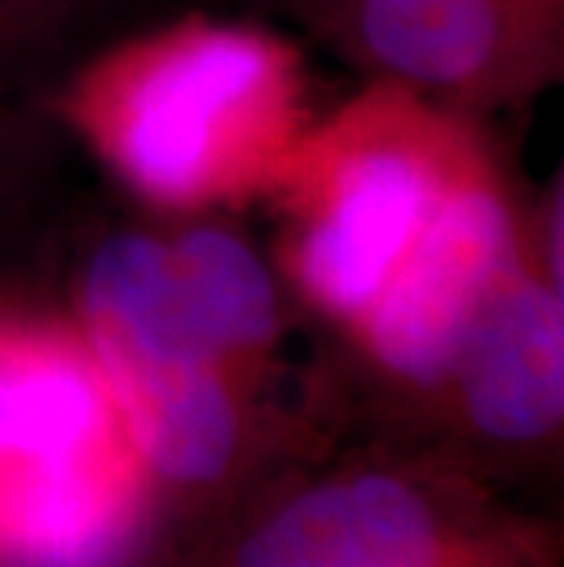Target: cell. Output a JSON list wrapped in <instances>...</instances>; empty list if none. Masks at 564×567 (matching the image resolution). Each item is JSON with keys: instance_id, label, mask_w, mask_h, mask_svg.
<instances>
[{"instance_id": "1", "label": "cell", "mask_w": 564, "mask_h": 567, "mask_svg": "<svg viewBox=\"0 0 564 567\" xmlns=\"http://www.w3.org/2000/svg\"><path fill=\"white\" fill-rule=\"evenodd\" d=\"M92 363L129 443L154 473L202 484L235 454L238 417L221 378L224 348L187 305L170 246L111 238L89 264Z\"/></svg>"}, {"instance_id": "2", "label": "cell", "mask_w": 564, "mask_h": 567, "mask_svg": "<svg viewBox=\"0 0 564 567\" xmlns=\"http://www.w3.org/2000/svg\"><path fill=\"white\" fill-rule=\"evenodd\" d=\"M122 421L0 436V564L111 567L140 530L143 487Z\"/></svg>"}, {"instance_id": "3", "label": "cell", "mask_w": 564, "mask_h": 567, "mask_svg": "<svg viewBox=\"0 0 564 567\" xmlns=\"http://www.w3.org/2000/svg\"><path fill=\"white\" fill-rule=\"evenodd\" d=\"M510 264L513 231L495 198L470 190L437 202L363 311L375 352L411 381L448 378L473 326L506 289Z\"/></svg>"}, {"instance_id": "4", "label": "cell", "mask_w": 564, "mask_h": 567, "mask_svg": "<svg viewBox=\"0 0 564 567\" xmlns=\"http://www.w3.org/2000/svg\"><path fill=\"white\" fill-rule=\"evenodd\" d=\"M235 567H491L462 549L425 494L396 476L322 484L279 509Z\"/></svg>"}, {"instance_id": "5", "label": "cell", "mask_w": 564, "mask_h": 567, "mask_svg": "<svg viewBox=\"0 0 564 567\" xmlns=\"http://www.w3.org/2000/svg\"><path fill=\"white\" fill-rule=\"evenodd\" d=\"M268 55L246 33H206L165 55L129 103L122 158L140 187L187 198L206 179L227 114L260 89Z\"/></svg>"}, {"instance_id": "6", "label": "cell", "mask_w": 564, "mask_h": 567, "mask_svg": "<svg viewBox=\"0 0 564 567\" xmlns=\"http://www.w3.org/2000/svg\"><path fill=\"white\" fill-rule=\"evenodd\" d=\"M465 406L495 440H539L564 414V311L550 286H506L454 363Z\"/></svg>"}, {"instance_id": "7", "label": "cell", "mask_w": 564, "mask_h": 567, "mask_svg": "<svg viewBox=\"0 0 564 567\" xmlns=\"http://www.w3.org/2000/svg\"><path fill=\"white\" fill-rule=\"evenodd\" d=\"M437 187L403 154H367L348 165L334 209L305 243V279L338 311H363L411 249Z\"/></svg>"}, {"instance_id": "8", "label": "cell", "mask_w": 564, "mask_h": 567, "mask_svg": "<svg viewBox=\"0 0 564 567\" xmlns=\"http://www.w3.org/2000/svg\"><path fill=\"white\" fill-rule=\"evenodd\" d=\"M363 33L381 63L418 81H462L491 55V0H367Z\"/></svg>"}, {"instance_id": "9", "label": "cell", "mask_w": 564, "mask_h": 567, "mask_svg": "<svg viewBox=\"0 0 564 567\" xmlns=\"http://www.w3.org/2000/svg\"><path fill=\"white\" fill-rule=\"evenodd\" d=\"M170 260L187 305L224 355L268 341L275 330V289L254 249L224 231H191L170 246Z\"/></svg>"}]
</instances>
